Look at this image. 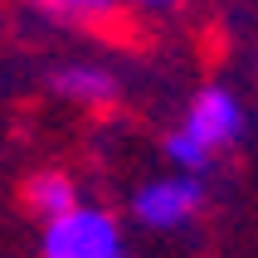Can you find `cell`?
Listing matches in <instances>:
<instances>
[{
	"mask_svg": "<svg viewBox=\"0 0 258 258\" xmlns=\"http://www.w3.org/2000/svg\"><path fill=\"white\" fill-rule=\"evenodd\" d=\"M117 253H122V219L88 200L44 219L39 244H34V258H117Z\"/></svg>",
	"mask_w": 258,
	"mask_h": 258,
	"instance_id": "obj_1",
	"label": "cell"
},
{
	"mask_svg": "<svg viewBox=\"0 0 258 258\" xmlns=\"http://www.w3.org/2000/svg\"><path fill=\"white\" fill-rule=\"evenodd\" d=\"M205 175H185V171H166V175H151L132 190V219L151 234H175V229H190L195 219L205 215Z\"/></svg>",
	"mask_w": 258,
	"mask_h": 258,
	"instance_id": "obj_2",
	"label": "cell"
},
{
	"mask_svg": "<svg viewBox=\"0 0 258 258\" xmlns=\"http://www.w3.org/2000/svg\"><path fill=\"white\" fill-rule=\"evenodd\" d=\"M175 127L190 132L205 151L224 156L229 146L244 142V132H248V107H244V98H239L229 83H205V88H195V98L185 102V112H180Z\"/></svg>",
	"mask_w": 258,
	"mask_h": 258,
	"instance_id": "obj_3",
	"label": "cell"
},
{
	"mask_svg": "<svg viewBox=\"0 0 258 258\" xmlns=\"http://www.w3.org/2000/svg\"><path fill=\"white\" fill-rule=\"evenodd\" d=\"M49 93L69 107H83V112H107V107L122 102L117 73L98 58H69V63L49 69Z\"/></svg>",
	"mask_w": 258,
	"mask_h": 258,
	"instance_id": "obj_4",
	"label": "cell"
},
{
	"mask_svg": "<svg viewBox=\"0 0 258 258\" xmlns=\"http://www.w3.org/2000/svg\"><path fill=\"white\" fill-rule=\"evenodd\" d=\"M83 200V190H78V180H73L69 171H58V166H44V171H34L25 180V210L34 219H54L63 215V210H73V205Z\"/></svg>",
	"mask_w": 258,
	"mask_h": 258,
	"instance_id": "obj_5",
	"label": "cell"
},
{
	"mask_svg": "<svg viewBox=\"0 0 258 258\" xmlns=\"http://www.w3.org/2000/svg\"><path fill=\"white\" fill-rule=\"evenodd\" d=\"M25 5L58 29H107L122 15V0H25Z\"/></svg>",
	"mask_w": 258,
	"mask_h": 258,
	"instance_id": "obj_6",
	"label": "cell"
},
{
	"mask_svg": "<svg viewBox=\"0 0 258 258\" xmlns=\"http://www.w3.org/2000/svg\"><path fill=\"white\" fill-rule=\"evenodd\" d=\"M161 156H166V166L171 171H185V175H210L215 171V151H205L190 132H180V127H171L166 137H161Z\"/></svg>",
	"mask_w": 258,
	"mask_h": 258,
	"instance_id": "obj_7",
	"label": "cell"
},
{
	"mask_svg": "<svg viewBox=\"0 0 258 258\" xmlns=\"http://www.w3.org/2000/svg\"><path fill=\"white\" fill-rule=\"evenodd\" d=\"M122 5H132V10H146V15H166V10H180L185 0H122Z\"/></svg>",
	"mask_w": 258,
	"mask_h": 258,
	"instance_id": "obj_8",
	"label": "cell"
},
{
	"mask_svg": "<svg viewBox=\"0 0 258 258\" xmlns=\"http://www.w3.org/2000/svg\"><path fill=\"white\" fill-rule=\"evenodd\" d=\"M253 83H258V44H253Z\"/></svg>",
	"mask_w": 258,
	"mask_h": 258,
	"instance_id": "obj_9",
	"label": "cell"
},
{
	"mask_svg": "<svg viewBox=\"0 0 258 258\" xmlns=\"http://www.w3.org/2000/svg\"><path fill=\"white\" fill-rule=\"evenodd\" d=\"M117 258H127V253H117Z\"/></svg>",
	"mask_w": 258,
	"mask_h": 258,
	"instance_id": "obj_10",
	"label": "cell"
}]
</instances>
